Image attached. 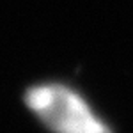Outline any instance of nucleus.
Instances as JSON below:
<instances>
[{
	"label": "nucleus",
	"mask_w": 133,
	"mask_h": 133,
	"mask_svg": "<svg viewBox=\"0 0 133 133\" xmlns=\"http://www.w3.org/2000/svg\"><path fill=\"white\" fill-rule=\"evenodd\" d=\"M23 105L48 133H115L94 103L69 82L32 83L23 92Z\"/></svg>",
	"instance_id": "obj_1"
}]
</instances>
